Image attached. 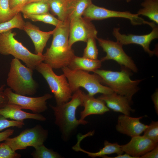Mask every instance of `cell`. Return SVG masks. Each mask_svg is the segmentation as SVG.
<instances>
[{
  "label": "cell",
  "instance_id": "cell-1",
  "mask_svg": "<svg viewBox=\"0 0 158 158\" xmlns=\"http://www.w3.org/2000/svg\"><path fill=\"white\" fill-rule=\"evenodd\" d=\"M69 22H62L53 30L50 47L43 54L44 63L53 68L68 66L75 56L72 47L68 46Z\"/></svg>",
  "mask_w": 158,
  "mask_h": 158
},
{
  "label": "cell",
  "instance_id": "cell-2",
  "mask_svg": "<svg viewBox=\"0 0 158 158\" xmlns=\"http://www.w3.org/2000/svg\"><path fill=\"white\" fill-rule=\"evenodd\" d=\"M71 100L60 105H50L54 111L56 124L59 127L63 138L67 140L80 124H82L75 116L76 110L83 106L84 92L80 89L73 93Z\"/></svg>",
  "mask_w": 158,
  "mask_h": 158
},
{
  "label": "cell",
  "instance_id": "cell-3",
  "mask_svg": "<svg viewBox=\"0 0 158 158\" xmlns=\"http://www.w3.org/2000/svg\"><path fill=\"white\" fill-rule=\"evenodd\" d=\"M94 73L100 76L102 84L110 88L114 92L127 97L131 102L133 96L139 90L138 85L143 80H132L130 78V73L124 68L120 71L98 69Z\"/></svg>",
  "mask_w": 158,
  "mask_h": 158
},
{
  "label": "cell",
  "instance_id": "cell-4",
  "mask_svg": "<svg viewBox=\"0 0 158 158\" xmlns=\"http://www.w3.org/2000/svg\"><path fill=\"white\" fill-rule=\"evenodd\" d=\"M33 70L23 65L14 58L10 63L6 83L16 94L31 95L36 92L37 85L32 77Z\"/></svg>",
  "mask_w": 158,
  "mask_h": 158
},
{
  "label": "cell",
  "instance_id": "cell-5",
  "mask_svg": "<svg viewBox=\"0 0 158 158\" xmlns=\"http://www.w3.org/2000/svg\"><path fill=\"white\" fill-rule=\"evenodd\" d=\"M16 34L12 30L0 33V54L12 55L22 61L27 67L35 70L38 65L44 61L43 55L31 52L14 38Z\"/></svg>",
  "mask_w": 158,
  "mask_h": 158
},
{
  "label": "cell",
  "instance_id": "cell-6",
  "mask_svg": "<svg viewBox=\"0 0 158 158\" xmlns=\"http://www.w3.org/2000/svg\"><path fill=\"white\" fill-rule=\"evenodd\" d=\"M61 69L73 93L80 87L85 89L88 94L92 96L98 93L105 94L114 92L110 88L102 85L100 77L95 73L90 74L83 71L72 70L68 66Z\"/></svg>",
  "mask_w": 158,
  "mask_h": 158
},
{
  "label": "cell",
  "instance_id": "cell-7",
  "mask_svg": "<svg viewBox=\"0 0 158 158\" xmlns=\"http://www.w3.org/2000/svg\"><path fill=\"white\" fill-rule=\"evenodd\" d=\"M49 65L42 62L35 67L46 80L51 92L54 94L56 105L66 103L71 99L73 93L67 79L63 74H56Z\"/></svg>",
  "mask_w": 158,
  "mask_h": 158
},
{
  "label": "cell",
  "instance_id": "cell-8",
  "mask_svg": "<svg viewBox=\"0 0 158 158\" xmlns=\"http://www.w3.org/2000/svg\"><path fill=\"white\" fill-rule=\"evenodd\" d=\"M83 15L84 17L90 21L118 18L129 19L133 25L146 24L151 27L154 24V23L145 20L136 13L133 14L128 11H121L109 10L98 6L92 3L86 9Z\"/></svg>",
  "mask_w": 158,
  "mask_h": 158
},
{
  "label": "cell",
  "instance_id": "cell-9",
  "mask_svg": "<svg viewBox=\"0 0 158 158\" xmlns=\"http://www.w3.org/2000/svg\"><path fill=\"white\" fill-rule=\"evenodd\" d=\"M47 135V131L37 125L33 128L25 129L15 137L8 138L4 142L15 151L25 149L29 146L35 148L43 144Z\"/></svg>",
  "mask_w": 158,
  "mask_h": 158
},
{
  "label": "cell",
  "instance_id": "cell-10",
  "mask_svg": "<svg viewBox=\"0 0 158 158\" xmlns=\"http://www.w3.org/2000/svg\"><path fill=\"white\" fill-rule=\"evenodd\" d=\"M96 39L99 46L106 53V56L101 60L102 62L112 60L135 73L138 72V69L134 61L125 52L123 48V45L119 42L97 37Z\"/></svg>",
  "mask_w": 158,
  "mask_h": 158
},
{
  "label": "cell",
  "instance_id": "cell-11",
  "mask_svg": "<svg viewBox=\"0 0 158 158\" xmlns=\"http://www.w3.org/2000/svg\"><path fill=\"white\" fill-rule=\"evenodd\" d=\"M4 92L8 99V104L18 105L22 109L30 110L35 113L46 111L47 109L46 101L53 97L49 93L40 97H28L14 92L9 87L5 89Z\"/></svg>",
  "mask_w": 158,
  "mask_h": 158
},
{
  "label": "cell",
  "instance_id": "cell-12",
  "mask_svg": "<svg viewBox=\"0 0 158 158\" xmlns=\"http://www.w3.org/2000/svg\"><path fill=\"white\" fill-rule=\"evenodd\" d=\"M98 31L91 21L82 17L69 22L68 46L78 41L86 42L90 37L97 38Z\"/></svg>",
  "mask_w": 158,
  "mask_h": 158
},
{
  "label": "cell",
  "instance_id": "cell-13",
  "mask_svg": "<svg viewBox=\"0 0 158 158\" xmlns=\"http://www.w3.org/2000/svg\"><path fill=\"white\" fill-rule=\"evenodd\" d=\"M152 28V31L149 34L137 35L132 34L127 35L121 34L120 32V28H114L113 29L112 35L117 41L123 45L130 44H139L150 56H152L156 55L157 53L156 51L151 50L150 45L153 40L158 38V27L155 25Z\"/></svg>",
  "mask_w": 158,
  "mask_h": 158
},
{
  "label": "cell",
  "instance_id": "cell-14",
  "mask_svg": "<svg viewBox=\"0 0 158 158\" xmlns=\"http://www.w3.org/2000/svg\"><path fill=\"white\" fill-rule=\"evenodd\" d=\"M158 145V143L144 135H139L131 137L128 142L121 147L123 152L135 158H139Z\"/></svg>",
  "mask_w": 158,
  "mask_h": 158
},
{
  "label": "cell",
  "instance_id": "cell-15",
  "mask_svg": "<svg viewBox=\"0 0 158 158\" xmlns=\"http://www.w3.org/2000/svg\"><path fill=\"white\" fill-rule=\"evenodd\" d=\"M143 117H133L120 115L118 117L116 129L119 133L131 137L140 135L148 126L140 122V120Z\"/></svg>",
  "mask_w": 158,
  "mask_h": 158
},
{
  "label": "cell",
  "instance_id": "cell-16",
  "mask_svg": "<svg viewBox=\"0 0 158 158\" xmlns=\"http://www.w3.org/2000/svg\"><path fill=\"white\" fill-rule=\"evenodd\" d=\"M83 106L84 108L80 113L79 119L83 125L88 123L84 120L87 116L93 114L102 115L110 111L103 100L84 93Z\"/></svg>",
  "mask_w": 158,
  "mask_h": 158
},
{
  "label": "cell",
  "instance_id": "cell-17",
  "mask_svg": "<svg viewBox=\"0 0 158 158\" xmlns=\"http://www.w3.org/2000/svg\"><path fill=\"white\" fill-rule=\"evenodd\" d=\"M97 98L104 101L107 107L114 111L128 116L135 111L130 107L131 102L127 97L114 92L102 94Z\"/></svg>",
  "mask_w": 158,
  "mask_h": 158
},
{
  "label": "cell",
  "instance_id": "cell-18",
  "mask_svg": "<svg viewBox=\"0 0 158 158\" xmlns=\"http://www.w3.org/2000/svg\"><path fill=\"white\" fill-rule=\"evenodd\" d=\"M32 40L35 48V53L42 54L47 42L53 33V30L45 32L30 22H25L23 30Z\"/></svg>",
  "mask_w": 158,
  "mask_h": 158
},
{
  "label": "cell",
  "instance_id": "cell-19",
  "mask_svg": "<svg viewBox=\"0 0 158 158\" xmlns=\"http://www.w3.org/2000/svg\"><path fill=\"white\" fill-rule=\"evenodd\" d=\"M19 105L13 104H8L4 107L0 109V115L6 118L16 121H23L26 119H32L44 121L46 118L38 113H30L22 110Z\"/></svg>",
  "mask_w": 158,
  "mask_h": 158
},
{
  "label": "cell",
  "instance_id": "cell-20",
  "mask_svg": "<svg viewBox=\"0 0 158 158\" xmlns=\"http://www.w3.org/2000/svg\"><path fill=\"white\" fill-rule=\"evenodd\" d=\"M87 137L86 134L77 135V142L72 147V149L76 151H81L87 154L91 157L94 158L97 157H103L106 155L116 153L118 155L122 154L123 152L122 150L121 145L117 143H111L105 140L104 142V147L97 152H88L83 149L80 147V142L84 138Z\"/></svg>",
  "mask_w": 158,
  "mask_h": 158
},
{
  "label": "cell",
  "instance_id": "cell-21",
  "mask_svg": "<svg viewBox=\"0 0 158 158\" xmlns=\"http://www.w3.org/2000/svg\"><path fill=\"white\" fill-rule=\"evenodd\" d=\"M102 62L101 60H92L75 55L69 63L68 67L72 70L94 72L101 67Z\"/></svg>",
  "mask_w": 158,
  "mask_h": 158
},
{
  "label": "cell",
  "instance_id": "cell-22",
  "mask_svg": "<svg viewBox=\"0 0 158 158\" xmlns=\"http://www.w3.org/2000/svg\"><path fill=\"white\" fill-rule=\"evenodd\" d=\"M92 0H67V12L68 21L82 17L92 3Z\"/></svg>",
  "mask_w": 158,
  "mask_h": 158
},
{
  "label": "cell",
  "instance_id": "cell-23",
  "mask_svg": "<svg viewBox=\"0 0 158 158\" xmlns=\"http://www.w3.org/2000/svg\"><path fill=\"white\" fill-rule=\"evenodd\" d=\"M142 8L136 14L146 16L157 24H158V0H144L140 4Z\"/></svg>",
  "mask_w": 158,
  "mask_h": 158
},
{
  "label": "cell",
  "instance_id": "cell-24",
  "mask_svg": "<svg viewBox=\"0 0 158 158\" xmlns=\"http://www.w3.org/2000/svg\"><path fill=\"white\" fill-rule=\"evenodd\" d=\"M67 0H49L48 2L49 9L57 16L59 20L63 22L69 21L67 15Z\"/></svg>",
  "mask_w": 158,
  "mask_h": 158
},
{
  "label": "cell",
  "instance_id": "cell-25",
  "mask_svg": "<svg viewBox=\"0 0 158 158\" xmlns=\"http://www.w3.org/2000/svg\"><path fill=\"white\" fill-rule=\"evenodd\" d=\"M49 10L48 2L37 1L25 5L20 12L23 14L37 15L49 12Z\"/></svg>",
  "mask_w": 158,
  "mask_h": 158
},
{
  "label": "cell",
  "instance_id": "cell-26",
  "mask_svg": "<svg viewBox=\"0 0 158 158\" xmlns=\"http://www.w3.org/2000/svg\"><path fill=\"white\" fill-rule=\"evenodd\" d=\"M25 23L21 12H19L11 20L0 23V33L14 28L23 30Z\"/></svg>",
  "mask_w": 158,
  "mask_h": 158
},
{
  "label": "cell",
  "instance_id": "cell-27",
  "mask_svg": "<svg viewBox=\"0 0 158 158\" xmlns=\"http://www.w3.org/2000/svg\"><path fill=\"white\" fill-rule=\"evenodd\" d=\"M24 17L33 21H40L57 27L61 24L62 21L55 17L49 12L42 14H23Z\"/></svg>",
  "mask_w": 158,
  "mask_h": 158
},
{
  "label": "cell",
  "instance_id": "cell-28",
  "mask_svg": "<svg viewBox=\"0 0 158 158\" xmlns=\"http://www.w3.org/2000/svg\"><path fill=\"white\" fill-rule=\"evenodd\" d=\"M19 12L11 8L9 0H0V23L11 20Z\"/></svg>",
  "mask_w": 158,
  "mask_h": 158
},
{
  "label": "cell",
  "instance_id": "cell-29",
  "mask_svg": "<svg viewBox=\"0 0 158 158\" xmlns=\"http://www.w3.org/2000/svg\"><path fill=\"white\" fill-rule=\"evenodd\" d=\"M31 155L34 158H60L62 157L58 153L46 147L43 144L35 148Z\"/></svg>",
  "mask_w": 158,
  "mask_h": 158
},
{
  "label": "cell",
  "instance_id": "cell-30",
  "mask_svg": "<svg viewBox=\"0 0 158 158\" xmlns=\"http://www.w3.org/2000/svg\"><path fill=\"white\" fill-rule=\"evenodd\" d=\"M94 37H90L87 40L86 47L83 52V57L92 60L97 59L98 52Z\"/></svg>",
  "mask_w": 158,
  "mask_h": 158
},
{
  "label": "cell",
  "instance_id": "cell-31",
  "mask_svg": "<svg viewBox=\"0 0 158 158\" xmlns=\"http://www.w3.org/2000/svg\"><path fill=\"white\" fill-rule=\"evenodd\" d=\"M143 135L156 143L158 142V121H152L143 132Z\"/></svg>",
  "mask_w": 158,
  "mask_h": 158
},
{
  "label": "cell",
  "instance_id": "cell-32",
  "mask_svg": "<svg viewBox=\"0 0 158 158\" xmlns=\"http://www.w3.org/2000/svg\"><path fill=\"white\" fill-rule=\"evenodd\" d=\"M21 155L13 150L7 144L0 143V158H19Z\"/></svg>",
  "mask_w": 158,
  "mask_h": 158
},
{
  "label": "cell",
  "instance_id": "cell-33",
  "mask_svg": "<svg viewBox=\"0 0 158 158\" xmlns=\"http://www.w3.org/2000/svg\"><path fill=\"white\" fill-rule=\"evenodd\" d=\"M25 124L23 121L8 120L7 118L0 115V131L11 127L21 128Z\"/></svg>",
  "mask_w": 158,
  "mask_h": 158
},
{
  "label": "cell",
  "instance_id": "cell-34",
  "mask_svg": "<svg viewBox=\"0 0 158 158\" xmlns=\"http://www.w3.org/2000/svg\"><path fill=\"white\" fill-rule=\"evenodd\" d=\"M9 1L11 8L20 12L21 8L26 4L28 0H9Z\"/></svg>",
  "mask_w": 158,
  "mask_h": 158
},
{
  "label": "cell",
  "instance_id": "cell-35",
  "mask_svg": "<svg viewBox=\"0 0 158 158\" xmlns=\"http://www.w3.org/2000/svg\"><path fill=\"white\" fill-rule=\"evenodd\" d=\"M5 86V85L3 84L0 86V109L8 104V99L4 92Z\"/></svg>",
  "mask_w": 158,
  "mask_h": 158
},
{
  "label": "cell",
  "instance_id": "cell-36",
  "mask_svg": "<svg viewBox=\"0 0 158 158\" xmlns=\"http://www.w3.org/2000/svg\"><path fill=\"white\" fill-rule=\"evenodd\" d=\"M141 158H158V145L153 149L141 156Z\"/></svg>",
  "mask_w": 158,
  "mask_h": 158
},
{
  "label": "cell",
  "instance_id": "cell-37",
  "mask_svg": "<svg viewBox=\"0 0 158 158\" xmlns=\"http://www.w3.org/2000/svg\"><path fill=\"white\" fill-rule=\"evenodd\" d=\"M13 129H9L0 132V142L5 141L14 133Z\"/></svg>",
  "mask_w": 158,
  "mask_h": 158
},
{
  "label": "cell",
  "instance_id": "cell-38",
  "mask_svg": "<svg viewBox=\"0 0 158 158\" xmlns=\"http://www.w3.org/2000/svg\"><path fill=\"white\" fill-rule=\"evenodd\" d=\"M151 98L153 102L154 109L157 113L158 114V90L157 89L151 96Z\"/></svg>",
  "mask_w": 158,
  "mask_h": 158
},
{
  "label": "cell",
  "instance_id": "cell-39",
  "mask_svg": "<svg viewBox=\"0 0 158 158\" xmlns=\"http://www.w3.org/2000/svg\"><path fill=\"white\" fill-rule=\"evenodd\" d=\"M103 157L104 158H135V157L132 156L128 154L125 153V154H122L119 155H118L114 157H110L105 156Z\"/></svg>",
  "mask_w": 158,
  "mask_h": 158
},
{
  "label": "cell",
  "instance_id": "cell-40",
  "mask_svg": "<svg viewBox=\"0 0 158 158\" xmlns=\"http://www.w3.org/2000/svg\"><path fill=\"white\" fill-rule=\"evenodd\" d=\"M49 0H28L26 4L34 2L42 1L48 2Z\"/></svg>",
  "mask_w": 158,
  "mask_h": 158
},
{
  "label": "cell",
  "instance_id": "cell-41",
  "mask_svg": "<svg viewBox=\"0 0 158 158\" xmlns=\"http://www.w3.org/2000/svg\"><path fill=\"white\" fill-rule=\"evenodd\" d=\"M132 0H125L126 1L127 3H128L130 2Z\"/></svg>",
  "mask_w": 158,
  "mask_h": 158
},
{
  "label": "cell",
  "instance_id": "cell-42",
  "mask_svg": "<svg viewBox=\"0 0 158 158\" xmlns=\"http://www.w3.org/2000/svg\"><path fill=\"white\" fill-rule=\"evenodd\" d=\"M116 0L120 1V0Z\"/></svg>",
  "mask_w": 158,
  "mask_h": 158
}]
</instances>
